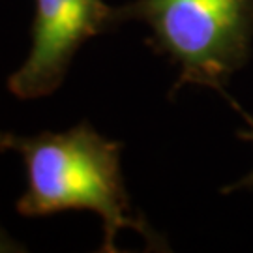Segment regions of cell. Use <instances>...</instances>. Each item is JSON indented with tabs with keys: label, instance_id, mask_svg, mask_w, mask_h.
<instances>
[{
	"label": "cell",
	"instance_id": "6da1fadb",
	"mask_svg": "<svg viewBox=\"0 0 253 253\" xmlns=\"http://www.w3.org/2000/svg\"><path fill=\"white\" fill-rule=\"evenodd\" d=\"M0 150L17 152L27 167V191L17 210L27 217L90 210L103 223V252H117V235L131 229L160 244L131 208L120 169V145L88 124L60 133L19 137L0 131Z\"/></svg>",
	"mask_w": 253,
	"mask_h": 253
},
{
	"label": "cell",
	"instance_id": "7a4b0ae2",
	"mask_svg": "<svg viewBox=\"0 0 253 253\" xmlns=\"http://www.w3.org/2000/svg\"><path fill=\"white\" fill-rule=\"evenodd\" d=\"M127 19L145 23L180 68L176 88L203 84L225 94L252 51L253 0H137L115 9V21Z\"/></svg>",
	"mask_w": 253,
	"mask_h": 253
},
{
	"label": "cell",
	"instance_id": "3957f363",
	"mask_svg": "<svg viewBox=\"0 0 253 253\" xmlns=\"http://www.w3.org/2000/svg\"><path fill=\"white\" fill-rule=\"evenodd\" d=\"M113 23L115 9L103 0H36L32 47L8 88L23 100L49 96L79 47Z\"/></svg>",
	"mask_w": 253,
	"mask_h": 253
},
{
	"label": "cell",
	"instance_id": "277c9868",
	"mask_svg": "<svg viewBox=\"0 0 253 253\" xmlns=\"http://www.w3.org/2000/svg\"><path fill=\"white\" fill-rule=\"evenodd\" d=\"M246 122H248V129H242V131H238V135L242 137L244 141H252L253 143V118H250L248 115H244ZM242 188H253V169L248 174H246L244 178H240L238 182H235L233 186H229L223 190V193H229V191H236V190H242Z\"/></svg>",
	"mask_w": 253,
	"mask_h": 253
},
{
	"label": "cell",
	"instance_id": "5b68a950",
	"mask_svg": "<svg viewBox=\"0 0 253 253\" xmlns=\"http://www.w3.org/2000/svg\"><path fill=\"white\" fill-rule=\"evenodd\" d=\"M15 250H19V248H15V244L0 231V252H15Z\"/></svg>",
	"mask_w": 253,
	"mask_h": 253
}]
</instances>
